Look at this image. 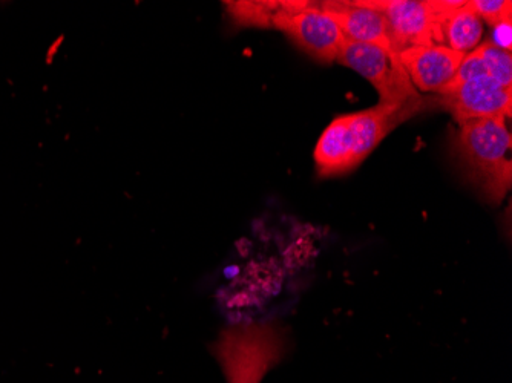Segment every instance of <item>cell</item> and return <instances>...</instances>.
I'll list each match as a JSON object with an SVG mask.
<instances>
[{"label":"cell","instance_id":"7","mask_svg":"<svg viewBox=\"0 0 512 383\" xmlns=\"http://www.w3.org/2000/svg\"><path fill=\"white\" fill-rule=\"evenodd\" d=\"M439 103L460 125L482 118L511 115L512 89L505 88L490 76L477 77L437 92Z\"/></svg>","mask_w":512,"mask_h":383},{"label":"cell","instance_id":"8","mask_svg":"<svg viewBox=\"0 0 512 383\" xmlns=\"http://www.w3.org/2000/svg\"><path fill=\"white\" fill-rule=\"evenodd\" d=\"M398 54L414 88L425 92L442 91L465 57L445 45L411 46Z\"/></svg>","mask_w":512,"mask_h":383},{"label":"cell","instance_id":"3","mask_svg":"<svg viewBox=\"0 0 512 383\" xmlns=\"http://www.w3.org/2000/svg\"><path fill=\"white\" fill-rule=\"evenodd\" d=\"M286 336L270 322L237 324L226 328L214 345V354L227 383H261L283 361Z\"/></svg>","mask_w":512,"mask_h":383},{"label":"cell","instance_id":"11","mask_svg":"<svg viewBox=\"0 0 512 383\" xmlns=\"http://www.w3.org/2000/svg\"><path fill=\"white\" fill-rule=\"evenodd\" d=\"M477 54L482 59L486 74L505 88L512 89V57L511 53L500 50L491 42L477 46Z\"/></svg>","mask_w":512,"mask_h":383},{"label":"cell","instance_id":"13","mask_svg":"<svg viewBox=\"0 0 512 383\" xmlns=\"http://www.w3.org/2000/svg\"><path fill=\"white\" fill-rule=\"evenodd\" d=\"M511 25L512 20H508V22L499 23L497 27H494V42H491L506 53H511Z\"/></svg>","mask_w":512,"mask_h":383},{"label":"cell","instance_id":"5","mask_svg":"<svg viewBox=\"0 0 512 383\" xmlns=\"http://www.w3.org/2000/svg\"><path fill=\"white\" fill-rule=\"evenodd\" d=\"M367 4L384 14L390 25L394 51L401 53L411 46L444 45L445 19L465 2L367 0Z\"/></svg>","mask_w":512,"mask_h":383},{"label":"cell","instance_id":"9","mask_svg":"<svg viewBox=\"0 0 512 383\" xmlns=\"http://www.w3.org/2000/svg\"><path fill=\"white\" fill-rule=\"evenodd\" d=\"M319 7L348 40L394 51L387 19L367 2H322Z\"/></svg>","mask_w":512,"mask_h":383},{"label":"cell","instance_id":"1","mask_svg":"<svg viewBox=\"0 0 512 383\" xmlns=\"http://www.w3.org/2000/svg\"><path fill=\"white\" fill-rule=\"evenodd\" d=\"M424 99L404 105H379L355 114L339 115L319 137L315 161L321 177L347 174L379 143L424 106Z\"/></svg>","mask_w":512,"mask_h":383},{"label":"cell","instance_id":"2","mask_svg":"<svg viewBox=\"0 0 512 383\" xmlns=\"http://www.w3.org/2000/svg\"><path fill=\"white\" fill-rule=\"evenodd\" d=\"M505 120L493 117L463 123L456 137L457 157L468 177L494 203L511 187V134Z\"/></svg>","mask_w":512,"mask_h":383},{"label":"cell","instance_id":"10","mask_svg":"<svg viewBox=\"0 0 512 383\" xmlns=\"http://www.w3.org/2000/svg\"><path fill=\"white\" fill-rule=\"evenodd\" d=\"M483 25L476 13L471 10L468 2L457 8L445 19L442 27L444 43L457 53L468 54L476 50L482 39Z\"/></svg>","mask_w":512,"mask_h":383},{"label":"cell","instance_id":"4","mask_svg":"<svg viewBox=\"0 0 512 383\" xmlns=\"http://www.w3.org/2000/svg\"><path fill=\"white\" fill-rule=\"evenodd\" d=\"M269 27L283 31L304 53L327 65L338 59L347 40L319 4L310 2H269Z\"/></svg>","mask_w":512,"mask_h":383},{"label":"cell","instance_id":"6","mask_svg":"<svg viewBox=\"0 0 512 383\" xmlns=\"http://www.w3.org/2000/svg\"><path fill=\"white\" fill-rule=\"evenodd\" d=\"M336 62L353 69L375 86L382 105H404L422 99L396 51L347 39Z\"/></svg>","mask_w":512,"mask_h":383},{"label":"cell","instance_id":"12","mask_svg":"<svg viewBox=\"0 0 512 383\" xmlns=\"http://www.w3.org/2000/svg\"><path fill=\"white\" fill-rule=\"evenodd\" d=\"M468 5L480 20H486L493 28L499 23L512 20V4L509 0H470Z\"/></svg>","mask_w":512,"mask_h":383}]
</instances>
